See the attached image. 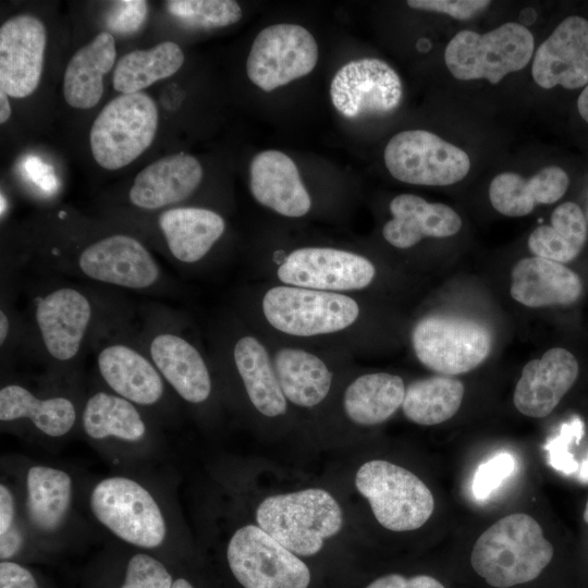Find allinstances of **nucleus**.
Instances as JSON below:
<instances>
[{
  "instance_id": "nucleus-1",
  "label": "nucleus",
  "mask_w": 588,
  "mask_h": 588,
  "mask_svg": "<svg viewBox=\"0 0 588 588\" xmlns=\"http://www.w3.org/2000/svg\"><path fill=\"white\" fill-rule=\"evenodd\" d=\"M45 277L27 287L21 356L61 375L78 364L98 330L126 303L102 287Z\"/></svg>"
},
{
  "instance_id": "nucleus-2",
  "label": "nucleus",
  "mask_w": 588,
  "mask_h": 588,
  "mask_svg": "<svg viewBox=\"0 0 588 588\" xmlns=\"http://www.w3.org/2000/svg\"><path fill=\"white\" fill-rule=\"evenodd\" d=\"M42 275L66 277L96 285L151 295H171V278L150 248L128 233L97 236L53 234L37 237L20 256Z\"/></svg>"
},
{
  "instance_id": "nucleus-3",
  "label": "nucleus",
  "mask_w": 588,
  "mask_h": 588,
  "mask_svg": "<svg viewBox=\"0 0 588 588\" xmlns=\"http://www.w3.org/2000/svg\"><path fill=\"white\" fill-rule=\"evenodd\" d=\"M133 316L125 305L98 330L90 350L97 372L112 393L151 408L164 401L167 383L142 346Z\"/></svg>"
},
{
  "instance_id": "nucleus-4",
  "label": "nucleus",
  "mask_w": 588,
  "mask_h": 588,
  "mask_svg": "<svg viewBox=\"0 0 588 588\" xmlns=\"http://www.w3.org/2000/svg\"><path fill=\"white\" fill-rule=\"evenodd\" d=\"M553 554V546L538 522L528 514L515 513L480 535L473 547L470 564L490 586L509 588L537 578Z\"/></svg>"
},
{
  "instance_id": "nucleus-5",
  "label": "nucleus",
  "mask_w": 588,
  "mask_h": 588,
  "mask_svg": "<svg viewBox=\"0 0 588 588\" xmlns=\"http://www.w3.org/2000/svg\"><path fill=\"white\" fill-rule=\"evenodd\" d=\"M137 338L164 379L185 402L201 404L212 391L206 360L182 332L180 319L167 306L149 303L133 316Z\"/></svg>"
},
{
  "instance_id": "nucleus-6",
  "label": "nucleus",
  "mask_w": 588,
  "mask_h": 588,
  "mask_svg": "<svg viewBox=\"0 0 588 588\" xmlns=\"http://www.w3.org/2000/svg\"><path fill=\"white\" fill-rule=\"evenodd\" d=\"M258 526L297 555L319 552L343 524L342 510L326 490L309 488L266 498L256 510Z\"/></svg>"
},
{
  "instance_id": "nucleus-7",
  "label": "nucleus",
  "mask_w": 588,
  "mask_h": 588,
  "mask_svg": "<svg viewBox=\"0 0 588 588\" xmlns=\"http://www.w3.org/2000/svg\"><path fill=\"white\" fill-rule=\"evenodd\" d=\"M534 47V36L527 27L507 22L485 34L458 32L444 50V62L457 79L486 78L498 84L529 63Z\"/></svg>"
},
{
  "instance_id": "nucleus-8",
  "label": "nucleus",
  "mask_w": 588,
  "mask_h": 588,
  "mask_svg": "<svg viewBox=\"0 0 588 588\" xmlns=\"http://www.w3.org/2000/svg\"><path fill=\"white\" fill-rule=\"evenodd\" d=\"M158 121V108L150 96L119 95L93 122L89 142L95 161L107 170L130 164L152 144Z\"/></svg>"
},
{
  "instance_id": "nucleus-9",
  "label": "nucleus",
  "mask_w": 588,
  "mask_h": 588,
  "mask_svg": "<svg viewBox=\"0 0 588 588\" xmlns=\"http://www.w3.org/2000/svg\"><path fill=\"white\" fill-rule=\"evenodd\" d=\"M355 485L379 524L392 531L421 527L434 509L431 491L416 475L383 460L363 464Z\"/></svg>"
},
{
  "instance_id": "nucleus-10",
  "label": "nucleus",
  "mask_w": 588,
  "mask_h": 588,
  "mask_svg": "<svg viewBox=\"0 0 588 588\" xmlns=\"http://www.w3.org/2000/svg\"><path fill=\"white\" fill-rule=\"evenodd\" d=\"M412 342L416 357L424 366L453 376L478 367L490 354L492 336L479 321L430 315L417 322Z\"/></svg>"
},
{
  "instance_id": "nucleus-11",
  "label": "nucleus",
  "mask_w": 588,
  "mask_h": 588,
  "mask_svg": "<svg viewBox=\"0 0 588 588\" xmlns=\"http://www.w3.org/2000/svg\"><path fill=\"white\" fill-rule=\"evenodd\" d=\"M268 322L279 331L296 336L332 333L351 326L358 317L357 303L343 294L274 286L262 298Z\"/></svg>"
},
{
  "instance_id": "nucleus-12",
  "label": "nucleus",
  "mask_w": 588,
  "mask_h": 588,
  "mask_svg": "<svg viewBox=\"0 0 588 588\" xmlns=\"http://www.w3.org/2000/svg\"><path fill=\"white\" fill-rule=\"evenodd\" d=\"M96 518L120 539L142 548H156L166 537L162 512L152 495L125 477L101 480L90 494Z\"/></svg>"
},
{
  "instance_id": "nucleus-13",
  "label": "nucleus",
  "mask_w": 588,
  "mask_h": 588,
  "mask_svg": "<svg viewBox=\"0 0 588 588\" xmlns=\"http://www.w3.org/2000/svg\"><path fill=\"white\" fill-rule=\"evenodd\" d=\"M226 558L244 588H307L310 583L307 565L259 526L238 528L229 541Z\"/></svg>"
},
{
  "instance_id": "nucleus-14",
  "label": "nucleus",
  "mask_w": 588,
  "mask_h": 588,
  "mask_svg": "<svg viewBox=\"0 0 588 588\" xmlns=\"http://www.w3.org/2000/svg\"><path fill=\"white\" fill-rule=\"evenodd\" d=\"M384 163L396 180L427 186L454 184L470 169L463 149L424 130L395 134L385 146Z\"/></svg>"
},
{
  "instance_id": "nucleus-15",
  "label": "nucleus",
  "mask_w": 588,
  "mask_h": 588,
  "mask_svg": "<svg viewBox=\"0 0 588 588\" xmlns=\"http://www.w3.org/2000/svg\"><path fill=\"white\" fill-rule=\"evenodd\" d=\"M318 61V46L304 27L280 23L256 36L246 61L248 78L265 91L309 74Z\"/></svg>"
},
{
  "instance_id": "nucleus-16",
  "label": "nucleus",
  "mask_w": 588,
  "mask_h": 588,
  "mask_svg": "<svg viewBox=\"0 0 588 588\" xmlns=\"http://www.w3.org/2000/svg\"><path fill=\"white\" fill-rule=\"evenodd\" d=\"M330 97L344 117L389 113L402 99L397 73L378 58H363L344 64L333 76Z\"/></svg>"
},
{
  "instance_id": "nucleus-17",
  "label": "nucleus",
  "mask_w": 588,
  "mask_h": 588,
  "mask_svg": "<svg viewBox=\"0 0 588 588\" xmlns=\"http://www.w3.org/2000/svg\"><path fill=\"white\" fill-rule=\"evenodd\" d=\"M375 273L367 258L323 247L296 249L278 269V278L283 283L326 292L364 289L371 283Z\"/></svg>"
},
{
  "instance_id": "nucleus-18",
  "label": "nucleus",
  "mask_w": 588,
  "mask_h": 588,
  "mask_svg": "<svg viewBox=\"0 0 588 588\" xmlns=\"http://www.w3.org/2000/svg\"><path fill=\"white\" fill-rule=\"evenodd\" d=\"M47 32L35 15L24 13L0 28V88L13 98L32 95L39 85Z\"/></svg>"
},
{
  "instance_id": "nucleus-19",
  "label": "nucleus",
  "mask_w": 588,
  "mask_h": 588,
  "mask_svg": "<svg viewBox=\"0 0 588 588\" xmlns=\"http://www.w3.org/2000/svg\"><path fill=\"white\" fill-rule=\"evenodd\" d=\"M531 74L542 88L561 85L576 89L588 84V21L563 20L537 49Z\"/></svg>"
},
{
  "instance_id": "nucleus-20",
  "label": "nucleus",
  "mask_w": 588,
  "mask_h": 588,
  "mask_svg": "<svg viewBox=\"0 0 588 588\" xmlns=\"http://www.w3.org/2000/svg\"><path fill=\"white\" fill-rule=\"evenodd\" d=\"M156 226L167 258L189 267L211 252L225 231V221L207 208L179 206L159 211Z\"/></svg>"
},
{
  "instance_id": "nucleus-21",
  "label": "nucleus",
  "mask_w": 588,
  "mask_h": 588,
  "mask_svg": "<svg viewBox=\"0 0 588 588\" xmlns=\"http://www.w3.org/2000/svg\"><path fill=\"white\" fill-rule=\"evenodd\" d=\"M203 168L187 154L163 157L144 168L127 192L130 204L143 211H161L179 207L199 186Z\"/></svg>"
},
{
  "instance_id": "nucleus-22",
  "label": "nucleus",
  "mask_w": 588,
  "mask_h": 588,
  "mask_svg": "<svg viewBox=\"0 0 588 588\" xmlns=\"http://www.w3.org/2000/svg\"><path fill=\"white\" fill-rule=\"evenodd\" d=\"M578 372V362L569 351L550 348L524 366L513 395L515 407L528 417L548 416L574 385Z\"/></svg>"
},
{
  "instance_id": "nucleus-23",
  "label": "nucleus",
  "mask_w": 588,
  "mask_h": 588,
  "mask_svg": "<svg viewBox=\"0 0 588 588\" xmlns=\"http://www.w3.org/2000/svg\"><path fill=\"white\" fill-rule=\"evenodd\" d=\"M249 188L259 204L282 216L302 217L311 207L295 162L279 150H265L252 159Z\"/></svg>"
},
{
  "instance_id": "nucleus-24",
  "label": "nucleus",
  "mask_w": 588,
  "mask_h": 588,
  "mask_svg": "<svg viewBox=\"0 0 588 588\" xmlns=\"http://www.w3.org/2000/svg\"><path fill=\"white\" fill-rule=\"evenodd\" d=\"M393 216L383 226V237L397 248H408L424 237H449L462 228V219L451 207L428 203L424 198L402 194L390 203Z\"/></svg>"
},
{
  "instance_id": "nucleus-25",
  "label": "nucleus",
  "mask_w": 588,
  "mask_h": 588,
  "mask_svg": "<svg viewBox=\"0 0 588 588\" xmlns=\"http://www.w3.org/2000/svg\"><path fill=\"white\" fill-rule=\"evenodd\" d=\"M510 292L528 307L571 305L580 297L583 283L563 264L535 256L514 266Z\"/></svg>"
},
{
  "instance_id": "nucleus-26",
  "label": "nucleus",
  "mask_w": 588,
  "mask_h": 588,
  "mask_svg": "<svg viewBox=\"0 0 588 588\" xmlns=\"http://www.w3.org/2000/svg\"><path fill=\"white\" fill-rule=\"evenodd\" d=\"M77 415L76 404L66 395L40 396L17 382L0 389V420L4 424L25 420L39 432L59 438L73 429Z\"/></svg>"
},
{
  "instance_id": "nucleus-27",
  "label": "nucleus",
  "mask_w": 588,
  "mask_h": 588,
  "mask_svg": "<svg viewBox=\"0 0 588 588\" xmlns=\"http://www.w3.org/2000/svg\"><path fill=\"white\" fill-rule=\"evenodd\" d=\"M568 183L567 173L555 166L541 169L528 180L514 172H502L491 181L489 198L500 213L523 217L539 204L558 201Z\"/></svg>"
},
{
  "instance_id": "nucleus-28",
  "label": "nucleus",
  "mask_w": 588,
  "mask_h": 588,
  "mask_svg": "<svg viewBox=\"0 0 588 588\" xmlns=\"http://www.w3.org/2000/svg\"><path fill=\"white\" fill-rule=\"evenodd\" d=\"M117 57L115 40L110 32L98 33L70 59L63 77V97L76 109L95 107L103 93V76Z\"/></svg>"
},
{
  "instance_id": "nucleus-29",
  "label": "nucleus",
  "mask_w": 588,
  "mask_h": 588,
  "mask_svg": "<svg viewBox=\"0 0 588 588\" xmlns=\"http://www.w3.org/2000/svg\"><path fill=\"white\" fill-rule=\"evenodd\" d=\"M231 356L254 407L268 417L284 414L286 400L264 345L252 335L240 336Z\"/></svg>"
},
{
  "instance_id": "nucleus-30",
  "label": "nucleus",
  "mask_w": 588,
  "mask_h": 588,
  "mask_svg": "<svg viewBox=\"0 0 588 588\" xmlns=\"http://www.w3.org/2000/svg\"><path fill=\"white\" fill-rule=\"evenodd\" d=\"M81 422L84 432L94 440L114 438L137 442L147 433L138 406L111 391H96L86 400Z\"/></svg>"
},
{
  "instance_id": "nucleus-31",
  "label": "nucleus",
  "mask_w": 588,
  "mask_h": 588,
  "mask_svg": "<svg viewBox=\"0 0 588 588\" xmlns=\"http://www.w3.org/2000/svg\"><path fill=\"white\" fill-rule=\"evenodd\" d=\"M404 395L401 377L387 372L367 373L347 387L343 406L352 421L372 426L390 418L402 406Z\"/></svg>"
},
{
  "instance_id": "nucleus-32",
  "label": "nucleus",
  "mask_w": 588,
  "mask_h": 588,
  "mask_svg": "<svg viewBox=\"0 0 588 588\" xmlns=\"http://www.w3.org/2000/svg\"><path fill=\"white\" fill-rule=\"evenodd\" d=\"M274 371L285 399L298 406H315L329 393L332 375L314 354L282 348L275 355Z\"/></svg>"
},
{
  "instance_id": "nucleus-33",
  "label": "nucleus",
  "mask_w": 588,
  "mask_h": 588,
  "mask_svg": "<svg viewBox=\"0 0 588 588\" xmlns=\"http://www.w3.org/2000/svg\"><path fill=\"white\" fill-rule=\"evenodd\" d=\"M184 63L181 47L162 41L149 49H136L124 54L113 72V87L122 94H135L157 81L176 73Z\"/></svg>"
},
{
  "instance_id": "nucleus-34",
  "label": "nucleus",
  "mask_w": 588,
  "mask_h": 588,
  "mask_svg": "<svg viewBox=\"0 0 588 588\" xmlns=\"http://www.w3.org/2000/svg\"><path fill=\"white\" fill-rule=\"evenodd\" d=\"M587 235V223L580 207L567 201L554 209L551 225H540L530 233L528 247L537 257L564 264L579 255Z\"/></svg>"
},
{
  "instance_id": "nucleus-35",
  "label": "nucleus",
  "mask_w": 588,
  "mask_h": 588,
  "mask_svg": "<svg viewBox=\"0 0 588 588\" xmlns=\"http://www.w3.org/2000/svg\"><path fill=\"white\" fill-rule=\"evenodd\" d=\"M27 513L35 527L52 531L63 522L72 498V480L63 470L33 466L27 471Z\"/></svg>"
},
{
  "instance_id": "nucleus-36",
  "label": "nucleus",
  "mask_w": 588,
  "mask_h": 588,
  "mask_svg": "<svg viewBox=\"0 0 588 588\" xmlns=\"http://www.w3.org/2000/svg\"><path fill=\"white\" fill-rule=\"evenodd\" d=\"M463 396L462 381L451 376H432L416 380L405 389L402 409L413 422L438 425L457 413Z\"/></svg>"
},
{
  "instance_id": "nucleus-37",
  "label": "nucleus",
  "mask_w": 588,
  "mask_h": 588,
  "mask_svg": "<svg viewBox=\"0 0 588 588\" xmlns=\"http://www.w3.org/2000/svg\"><path fill=\"white\" fill-rule=\"evenodd\" d=\"M166 7L171 15L193 27H225L242 17V9L233 0H170Z\"/></svg>"
},
{
  "instance_id": "nucleus-38",
  "label": "nucleus",
  "mask_w": 588,
  "mask_h": 588,
  "mask_svg": "<svg viewBox=\"0 0 588 588\" xmlns=\"http://www.w3.org/2000/svg\"><path fill=\"white\" fill-rule=\"evenodd\" d=\"M17 282L1 281L0 297V356L7 362L21 356L24 341L23 311L14 303Z\"/></svg>"
},
{
  "instance_id": "nucleus-39",
  "label": "nucleus",
  "mask_w": 588,
  "mask_h": 588,
  "mask_svg": "<svg viewBox=\"0 0 588 588\" xmlns=\"http://www.w3.org/2000/svg\"><path fill=\"white\" fill-rule=\"evenodd\" d=\"M172 585V576L160 561L138 553L130 559L120 588H171Z\"/></svg>"
},
{
  "instance_id": "nucleus-40",
  "label": "nucleus",
  "mask_w": 588,
  "mask_h": 588,
  "mask_svg": "<svg viewBox=\"0 0 588 588\" xmlns=\"http://www.w3.org/2000/svg\"><path fill=\"white\" fill-rule=\"evenodd\" d=\"M584 436V424L579 417L562 425L559 436L550 440L544 449L549 454V464L558 471L571 475L578 470L579 464L569 452L573 441L579 444Z\"/></svg>"
},
{
  "instance_id": "nucleus-41",
  "label": "nucleus",
  "mask_w": 588,
  "mask_h": 588,
  "mask_svg": "<svg viewBox=\"0 0 588 588\" xmlns=\"http://www.w3.org/2000/svg\"><path fill=\"white\" fill-rule=\"evenodd\" d=\"M515 467L514 457L502 452L479 465L473 480V493L477 499L483 500L499 488Z\"/></svg>"
},
{
  "instance_id": "nucleus-42",
  "label": "nucleus",
  "mask_w": 588,
  "mask_h": 588,
  "mask_svg": "<svg viewBox=\"0 0 588 588\" xmlns=\"http://www.w3.org/2000/svg\"><path fill=\"white\" fill-rule=\"evenodd\" d=\"M148 4L143 0L111 2L106 14V26L110 33L128 35L137 32L145 22Z\"/></svg>"
},
{
  "instance_id": "nucleus-43",
  "label": "nucleus",
  "mask_w": 588,
  "mask_h": 588,
  "mask_svg": "<svg viewBox=\"0 0 588 588\" xmlns=\"http://www.w3.org/2000/svg\"><path fill=\"white\" fill-rule=\"evenodd\" d=\"M491 2L487 0H409L408 7L448 14L456 20H468L486 9Z\"/></svg>"
},
{
  "instance_id": "nucleus-44",
  "label": "nucleus",
  "mask_w": 588,
  "mask_h": 588,
  "mask_svg": "<svg viewBox=\"0 0 588 588\" xmlns=\"http://www.w3.org/2000/svg\"><path fill=\"white\" fill-rule=\"evenodd\" d=\"M366 588H445L438 579L428 575L406 578L399 574H390L377 578Z\"/></svg>"
},
{
  "instance_id": "nucleus-45",
  "label": "nucleus",
  "mask_w": 588,
  "mask_h": 588,
  "mask_svg": "<svg viewBox=\"0 0 588 588\" xmlns=\"http://www.w3.org/2000/svg\"><path fill=\"white\" fill-rule=\"evenodd\" d=\"M0 588H38L33 574L24 566L2 561L0 563Z\"/></svg>"
},
{
  "instance_id": "nucleus-46",
  "label": "nucleus",
  "mask_w": 588,
  "mask_h": 588,
  "mask_svg": "<svg viewBox=\"0 0 588 588\" xmlns=\"http://www.w3.org/2000/svg\"><path fill=\"white\" fill-rule=\"evenodd\" d=\"M14 501L11 491L4 485L0 486V535L13 527Z\"/></svg>"
},
{
  "instance_id": "nucleus-47",
  "label": "nucleus",
  "mask_w": 588,
  "mask_h": 588,
  "mask_svg": "<svg viewBox=\"0 0 588 588\" xmlns=\"http://www.w3.org/2000/svg\"><path fill=\"white\" fill-rule=\"evenodd\" d=\"M23 536L22 532L11 527L7 532L0 535V556L2 560H7L15 555L22 548Z\"/></svg>"
},
{
  "instance_id": "nucleus-48",
  "label": "nucleus",
  "mask_w": 588,
  "mask_h": 588,
  "mask_svg": "<svg viewBox=\"0 0 588 588\" xmlns=\"http://www.w3.org/2000/svg\"><path fill=\"white\" fill-rule=\"evenodd\" d=\"M0 123L3 124L11 117L12 110L8 99V94L0 88Z\"/></svg>"
},
{
  "instance_id": "nucleus-49",
  "label": "nucleus",
  "mask_w": 588,
  "mask_h": 588,
  "mask_svg": "<svg viewBox=\"0 0 588 588\" xmlns=\"http://www.w3.org/2000/svg\"><path fill=\"white\" fill-rule=\"evenodd\" d=\"M577 109L580 117L588 123V84L578 97Z\"/></svg>"
},
{
  "instance_id": "nucleus-50",
  "label": "nucleus",
  "mask_w": 588,
  "mask_h": 588,
  "mask_svg": "<svg viewBox=\"0 0 588 588\" xmlns=\"http://www.w3.org/2000/svg\"><path fill=\"white\" fill-rule=\"evenodd\" d=\"M578 470H579L578 478L584 482H588V455L581 463Z\"/></svg>"
},
{
  "instance_id": "nucleus-51",
  "label": "nucleus",
  "mask_w": 588,
  "mask_h": 588,
  "mask_svg": "<svg viewBox=\"0 0 588 588\" xmlns=\"http://www.w3.org/2000/svg\"><path fill=\"white\" fill-rule=\"evenodd\" d=\"M7 210H8V200H7L5 195H3V193L1 192V194H0V217H1V220L5 216Z\"/></svg>"
},
{
  "instance_id": "nucleus-52",
  "label": "nucleus",
  "mask_w": 588,
  "mask_h": 588,
  "mask_svg": "<svg viewBox=\"0 0 588 588\" xmlns=\"http://www.w3.org/2000/svg\"><path fill=\"white\" fill-rule=\"evenodd\" d=\"M171 588H194V587L188 580L184 578H179L173 581V585Z\"/></svg>"
},
{
  "instance_id": "nucleus-53",
  "label": "nucleus",
  "mask_w": 588,
  "mask_h": 588,
  "mask_svg": "<svg viewBox=\"0 0 588 588\" xmlns=\"http://www.w3.org/2000/svg\"><path fill=\"white\" fill-rule=\"evenodd\" d=\"M583 516H584V520L588 524V500H587Z\"/></svg>"
}]
</instances>
